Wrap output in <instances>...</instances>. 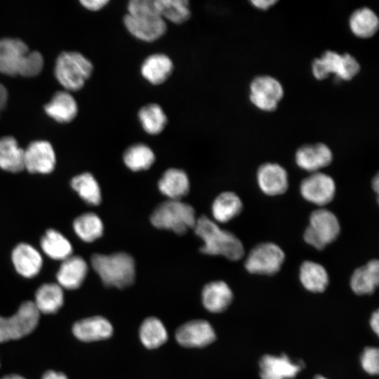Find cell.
I'll list each match as a JSON object with an SVG mask.
<instances>
[{
    "instance_id": "1",
    "label": "cell",
    "mask_w": 379,
    "mask_h": 379,
    "mask_svg": "<svg viewBox=\"0 0 379 379\" xmlns=\"http://www.w3.org/2000/svg\"><path fill=\"white\" fill-rule=\"evenodd\" d=\"M44 58L37 51L16 38L0 39V73L11 76L33 77L42 70Z\"/></svg>"
},
{
    "instance_id": "2",
    "label": "cell",
    "mask_w": 379,
    "mask_h": 379,
    "mask_svg": "<svg viewBox=\"0 0 379 379\" xmlns=\"http://www.w3.org/2000/svg\"><path fill=\"white\" fill-rule=\"evenodd\" d=\"M195 234L202 239L204 245L200 251L211 255H222L229 260H240L244 248L239 239L231 232L221 229L206 215L197 219Z\"/></svg>"
},
{
    "instance_id": "3",
    "label": "cell",
    "mask_w": 379,
    "mask_h": 379,
    "mask_svg": "<svg viewBox=\"0 0 379 379\" xmlns=\"http://www.w3.org/2000/svg\"><path fill=\"white\" fill-rule=\"evenodd\" d=\"M91 265L107 286L123 288L131 285L135 276V261L128 253L94 254Z\"/></svg>"
},
{
    "instance_id": "4",
    "label": "cell",
    "mask_w": 379,
    "mask_h": 379,
    "mask_svg": "<svg viewBox=\"0 0 379 379\" xmlns=\"http://www.w3.org/2000/svg\"><path fill=\"white\" fill-rule=\"evenodd\" d=\"M91 62L77 51H65L57 58L54 74L61 86L68 91L80 90L92 74Z\"/></svg>"
},
{
    "instance_id": "5",
    "label": "cell",
    "mask_w": 379,
    "mask_h": 379,
    "mask_svg": "<svg viewBox=\"0 0 379 379\" xmlns=\"http://www.w3.org/2000/svg\"><path fill=\"white\" fill-rule=\"evenodd\" d=\"M194 208L180 200L164 201L154 210L150 222L157 228L166 229L178 234H183L196 224Z\"/></svg>"
},
{
    "instance_id": "6",
    "label": "cell",
    "mask_w": 379,
    "mask_h": 379,
    "mask_svg": "<svg viewBox=\"0 0 379 379\" xmlns=\"http://www.w3.org/2000/svg\"><path fill=\"white\" fill-rule=\"evenodd\" d=\"M340 232V225L336 215L331 211L321 208L311 213L303 239L316 249L323 250L338 238Z\"/></svg>"
},
{
    "instance_id": "7",
    "label": "cell",
    "mask_w": 379,
    "mask_h": 379,
    "mask_svg": "<svg viewBox=\"0 0 379 379\" xmlns=\"http://www.w3.org/2000/svg\"><path fill=\"white\" fill-rule=\"evenodd\" d=\"M359 70L360 65L354 56L333 51H325L312 63V74L318 80H324L331 74H335L339 79L350 81Z\"/></svg>"
},
{
    "instance_id": "8",
    "label": "cell",
    "mask_w": 379,
    "mask_h": 379,
    "mask_svg": "<svg viewBox=\"0 0 379 379\" xmlns=\"http://www.w3.org/2000/svg\"><path fill=\"white\" fill-rule=\"evenodd\" d=\"M39 312L34 302H23L10 317H0V343L21 338L36 327Z\"/></svg>"
},
{
    "instance_id": "9",
    "label": "cell",
    "mask_w": 379,
    "mask_h": 379,
    "mask_svg": "<svg viewBox=\"0 0 379 379\" xmlns=\"http://www.w3.org/2000/svg\"><path fill=\"white\" fill-rule=\"evenodd\" d=\"M284 260V252L277 244L263 242L249 251L244 266L251 274L273 275L280 270Z\"/></svg>"
},
{
    "instance_id": "10",
    "label": "cell",
    "mask_w": 379,
    "mask_h": 379,
    "mask_svg": "<svg viewBox=\"0 0 379 379\" xmlns=\"http://www.w3.org/2000/svg\"><path fill=\"white\" fill-rule=\"evenodd\" d=\"M284 96V88L274 77L260 75L250 84L249 98L257 108L265 112L275 110Z\"/></svg>"
},
{
    "instance_id": "11",
    "label": "cell",
    "mask_w": 379,
    "mask_h": 379,
    "mask_svg": "<svg viewBox=\"0 0 379 379\" xmlns=\"http://www.w3.org/2000/svg\"><path fill=\"white\" fill-rule=\"evenodd\" d=\"M300 192L306 201L321 206L328 204L334 198L335 183L326 173H312L301 181Z\"/></svg>"
},
{
    "instance_id": "12",
    "label": "cell",
    "mask_w": 379,
    "mask_h": 379,
    "mask_svg": "<svg viewBox=\"0 0 379 379\" xmlns=\"http://www.w3.org/2000/svg\"><path fill=\"white\" fill-rule=\"evenodd\" d=\"M124 24L131 34L145 42L159 39L167 29L166 21L160 16H133L127 13Z\"/></svg>"
},
{
    "instance_id": "13",
    "label": "cell",
    "mask_w": 379,
    "mask_h": 379,
    "mask_svg": "<svg viewBox=\"0 0 379 379\" xmlns=\"http://www.w3.org/2000/svg\"><path fill=\"white\" fill-rule=\"evenodd\" d=\"M175 337L183 347H202L215 340V333L207 321L195 319L181 325L177 329Z\"/></svg>"
},
{
    "instance_id": "14",
    "label": "cell",
    "mask_w": 379,
    "mask_h": 379,
    "mask_svg": "<svg viewBox=\"0 0 379 379\" xmlns=\"http://www.w3.org/2000/svg\"><path fill=\"white\" fill-rule=\"evenodd\" d=\"M24 164L29 173H49L55 165V154L50 142H32L25 149Z\"/></svg>"
},
{
    "instance_id": "15",
    "label": "cell",
    "mask_w": 379,
    "mask_h": 379,
    "mask_svg": "<svg viewBox=\"0 0 379 379\" xmlns=\"http://www.w3.org/2000/svg\"><path fill=\"white\" fill-rule=\"evenodd\" d=\"M257 182L260 190L268 196L281 195L288 187L286 169L277 163H265L257 171Z\"/></svg>"
},
{
    "instance_id": "16",
    "label": "cell",
    "mask_w": 379,
    "mask_h": 379,
    "mask_svg": "<svg viewBox=\"0 0 379 379\" xmlns=\"http://www.w3.org/2000/svg\"><path fill=\"white\" fill-rule=\"evenodd\" d=\"M295 160L300 168L315 173L331 164L333 153L329 147L323 142L307 144L297 149Z\"/></svg>"
},
{
    "instance_id": "17",
    "label": "cell",
    "mask_w": 379,
    "mask_h": 379,
    "mask_svg": "<svg viewBox=\"0 0 379 379\" xmlns=\"http://www.w3.org/2000/svg\"><path fill=\"white\" fill-rule=\"evenodd\" d=\"M303 364H295L285 354H266L260 362L261 379H291L300 371Z\"/></svg>"
},
{
    "instance_id": "18",
    "label": "cell",
    "mask_w": 379,
    "mask_h": 379,
    "mask_svg": "<svg viewBox=\"0 0 379 379\" xmlns=\"http://www.w3.org/2000/svg\"><path fill=\"white\" fill-rule=\"evenodd\" d=\"M72 332L79 340L91 342L109 338L113 333V327L105 318L95 316L77 321Z\"/></svg>"
},
{
    "instance_id": "19",
    "label": "cell",
    "mask_w": 379,
    "mask_h": 379,
    "mask_svg": "<svg viewBox=\"0 0 379 379\" xmlns=\"http://www.w3.org/2000/svg\"><path fill=\"white\" fill-rule=\"evenodd\" d=\"M11 259L16 271L27 278L36 276L43 263L41 254L33 246L25 243L14 248Z\"/></svg>"
},
{
    "instance_id": "20",
    "label": "cell",
    "mask_w": 379,
    "mask_h": 379,
    "mask_svg": "<svg viewBox=\"0 0 379 379\" xmlns=\"http://www.w3.org/2000/svg\"><path fill=\"white\" fill-rule=\"evenodd\" d=\"M87 272L88 265L83 258L71 255L62 260L56 278L61 287L76 289L81 285Z\"/></svg>"
},
{
    "instance_id": "21",
    "label": "cell",
    "mask_w": 379,
    "mask_h": 379,
    "mask_svg": "<svg viewBox=\"0 0 379 379\" xmlns=\"http://www.w3.org/2000/svg\"><path fill=\"white\" fill-rule=\"evenodd\" d=\"M46 114L60 124L71 122L78 113L75 99L67 91H57L44 107Z\"/></svg>"
},
{
    "instance_id": "22",
    "label": "cell",
    "mask_w": 379,
    "mask_h": 379,
    "mask_svg": "<svg viewBox=\"0 0 379 379\" xmlns=\"http://www.w3.org/2000/svg\"><path fill=\"white\" fill-rule=\"evenodd\" d=\"M173 70L172 60L164 53L149 55L140 67L142 76L152 85H160L165 82L171 75Z\"/></svg>"
},
{
    "instance_id": "23",
    "label": "cell",
    "mask_w": 379,
    "mask_h": 379,
    "mask_svg": "<svg viewBox=\"0 0 379 379\" xmlns=\"http://www.w3.org/2000/svg\"><path fill=\"white\" fill-rule=\"evenodd\" d=\"M232 298V290L222 281L210 282L205 285L202 290V303L207 310L213 313L226 310Z\"/></svg>"
},
{
    "instance_id": "24",
    "label": "cell",
    "mask_w": 379,
    "mask_h": 379,
    "mask_svg": "<svg viewBox=\"0 0 379 379\" xmlns=\"http://www.w3.org/2000/svg\"><path fill=\"white\" fill-rule=\"evenodd\" d=\"M379 284V262L371 260L354 270L350 278L352 290L358 295L373 293Z\"/></svg>"
},
{
    "instance_id": "25",
    "label": "cell",
    "mask_w": 379,
    "mask_h": 379,
    "mask_svg": "<svg viewBox=\"0 0 379 379\" xmlns=\"http://www.w3.org/2000/svg\"><path fill=\"white\" fill-rule=\"evenodd\" d=\"M158 187L169 199L180 200L188 193L190 182L185 171L173 168L164 172L159 180Z\"/></svg>"
},
{
    "instance_id": "26",
    "label": "cell",
    "mask_w": 379,
    "mask_h": 379,
    "mask_svg": "<svg viewBox=\"0 0 379 379\" xmlns=\"http://www.w3.org/2000/svg\"><path fill=\"white\" fill-rule=\"evenodd\" d=\"M351 32L361 39L372 37L378 30L379 19L376 13L368 7L355 10L349 18Z\"/></svg>"
},
{
    "instance_id": "27",
    "label": "cell",
    "mask_w": 379,
    "mask_h": 379,
    "mask_svg": "<svg viewBox=\"0 0 379 379\" xmlns=\"http://www.w3.org/2000/svg\"><path fill=\"white\" fill-rule=\"evenodd\" d=\"M300 281L309 291L321 293L328 285L329 278L326 269L319 263L306 260L300 267Z\"/></svg>"
},
{
    "instance_id": "28",
    "label": "cell",
    "mask_w": 379,
    "mask_h": 379,
    "mask_svg": "<svg viewBox=\"0 0 379 379\" xmlns=\"http://www.w3.org/2000/svg\"><path fill=\"white\" fill-rule=\"evenodd\" d=\"M25 150L19 147L17 140L12 136L0 138V168L19 172L25 168Z\"/></svg>"
},
{
    "instance_id": "29",
    "label": "cell",
    "mask_w": 379,
    "mask_h": 379,
    "mask_svg": "<svg viewBox=\"0 0 379 379\" xmlns=\"http://www.w3.org/2000/svg\"><path fill=\"white\" fill-rule=\"evenodd\" d=\"M63 302L64 294L59 284H45L36 291L34 303L39 313H55L61 307Z\"/></svg>"
},
{
    "instance_id": "30",
    "label": "cell",
    "mask_w": 379,
    "mask_h": 379,
    "mask_svg": "<svg viewBox=\"0 0 379 379\" xmlns=\"http://www.w3.org/2000/svg\"><path fill=\"white\" fill-rule=\"evenodd\" d=\"M243 204L238 195L232 192L220 194L212 204V214L219 222H227L242 211Z\"/></svg>"
},
{
    "instance_id": "31",
    "label": "cell",
    "mask_w": 379,
    "mask_h": 379,
    "mask_svg": "<svg viewBox=\"0 0 379 379\" xmlns=\"http://www.w3.org/2000/svg\"><path fill=\"white\" fill-rule=\"evenodd\" d=\"M41 247L48 257L64 260L71 256L72 247L69 241L59 232L48 230L42 237Z\"/></svg>"
},
{
    "instance_id": "32",
    "label": "cell",
    "mask_w": 379,
    "mask_h": 379,
    "mask_svg": "<svg viewBox=\"0 0 379 379\" xmlns=\"http://www.w3.org/2000/svg\"><path fill=\"white\" fill-rule=\"evenodd\" d=\"M138 117L143 130L148 134L157 135L165 128L167 117L160 105L149 103L142 106Z\"/></svg>"
},
{
    "instance_id": "33",
    "label": "cell",
    "mask_w": 379,
    "mask_h": 379,
    "mask_svg": "<svg viewBox=\"0 0 379 379\" xmlns=\"http://www.w3.org/2000/svg\"><path fill=\"white\" fill-rule=\"evenodd\" d=\"M140 339L148 349L157 348L168 339L167 331L159 319L151 317L145 319L139 330Z\"/></svg>"
},
{
    "instance_id": "34",
    "label": "cell",
    "mask_w": 379,
    "mask_h": 379,
    "mask_svg": "<svg viewBox=\"0 0 379 379\" xmlns=\"http://www.w3.org/2000/svg\"><path fill=\"white\" fill-rule=\"evenodd\" d=\"M73 227L78 237L86 242H92L103 233V224L94 213H84L74 220Z\"/></svg>"
},
{
    "instance_id": "35",
    "label": "cell",
    "mask_w": 379,
    "mask_h": 379,
    "mask_svg": "<svg viewBox=\"0 0 379 379\" xmlns=\"http://www.w3.org/2000/svg\"><path fill=\"white\" fill-rule=\"evenodd\" d=\"M124 162L133 171L148 169L154 163L155 156L149 147L138 143L128 147L124 153Z\"/></svg>"
},
{
    "instance_id": "36",
    "label": "cell",
    "mask_w": 379,
    "mask_h": 379,
    "mask_svg": "<svg viewBox=\"0 0 379 379\" xmlns=\"http://www.w3.org/2000/svg\"><path fill=\"white\" fill-rule=\"evenodd\" d=\"M71 186L86 203L97 206L101 202V192L95 178L89 173L75 176Z\"/></svg>"
},
{
    "instance_id": "37",
    "label": "cell",
    "mask_w": 379,
    "mask_h": 379,
    "mask_svg": "<svg viewBox=\"0 0 379 379\" xmlns=\"http://www.w3.org/2000/svg\"><path fill=\"white\" fill-rule=\"evenodd\" d=\"M160 16L175 24L186 22L191 15L190 4L186 0H157Z\"/></svg>"
},
{
    "instance_id": "38",
    "label": "cell",
    "mask_w": 379,
    "mask_h": 379,
    "mask_svg": "<svg viewBox=\"0 0 379 379\" xmlns=\"http://www.w3.org/2000/svg\"><path fill=\"white\" fill-rule=\"evenodd\" d=\"M127 9L128 14L133 16H160L157 0H131Z\"/></svg>"
},
{
    "instance_id": "39",
    "label": "cell",
    "mask_w": 379,
    "mask_h": 379,
    "mask_svg": "<svg viewBox=\"0 0 379 379\" xmlns=\"http://www.w3.org/2000/svg\"><path fill=\"white\" fill-rule=\"evenodd\" d=\"M363 369L371 375L378 374L379 371V351L376 347H366L361 357Z\"/></svg>"
},
{
    "instance_id": "40",
    "label": "cell",
    "mask_w": 379,
    "mask_h": 379,
    "mask_svg": "<svg viewBox=\"0 0 379 379\" xmlns=\"http://www.w3.org/2000/svg\"><path fill=\"white\" fill-rule=\"evenodd\" d=\"M81 4L86 9L91 11H97L105 7L108 3V0H81Z\"/></svg>"
},
{
    "instance_id": "41",
    "label": "cell",
    "mask_w": 379,
    "mask_h": 379,
    "mask_svg": "<svg viewBox=\"0 0 379 379\" xmlns=\"http://www.w3.org/2000/svg\"><path fill=\"white\" fill-rule=\"evenodd\" d=\"M277 2L276 0H253L251 3L258 9L267 10Z\"/></svg>"
},
{
    "instance_id": "42",
    "label": "cell",
    "mask_w": 379,
    "mask_h": 379,
    "mask_svg": "<svg viewBox=\"0 0 379 379\" xmlns=\"http://www.w3.org/2000/svg\"><path fill=\"white\" fill-rule=\"evenodd\" d=\"M8 101V91L6 87L0 83V114L6 107Z\"/></svg>"
},
{
    "instance_id": "43",
    "label": "cell",
    "mask_w": 379,
    "mask_h": 379,
    "mask_svg": "<svg viewBox=\"0 0 379 379\" xmlns=\"http://www.w3.org/2000/svg\"><path fill=\"white\" fill-rule=\"evenodd\" d=\"M370 326L372 330L378 335L379 331V312L378 310L374 312L370 319Z\"/></svg>"
},
{
    "instance_id": "44",
    "label": "cell",
    "mask_w": 379,
    "mask_h": 379,
    "mask_svg": "<svg viewBox=\"0 0 379 379\" xmlns=\"http://www.w3.org/2000/svg\"><path fill=\"white\" fill-rule=\"evenodd\" d=\"M41 379H68L67 376L60 372L48 371L44 373Z\"/></svg>"
},
{
    "instance_id": "45",
    "label": "cell",
    "mask_w": 379,
    "mask_h": 379,
    "mask_svg": "<svg viewBox=\"0 0 379 379\" xmlns=\"http://www.w3.org/2000/svg\"><path fill=\"white\" fill-rule=\"evenodd\" d=\"M372 187H373V190H374L377 194H378V190H379V178H378V174H376V175L375 176V178L373 179Z\"/></svg>"
},
{
    "instance_id": "46",
    "label": "cell",
    "mask_w": 379,
    "mask_h": 379,
    "mask_svg": "<svg viewBox=\"0 0 379 379\" xmlns=\"http://www.w3.org/2000/svg\"><path fill=\"white\" fill-rule=\"evenodd\" d=\"M2 379H25V378L20 375L13 374V375H6Z\"/></svg>"
},
{
    "instance_id": "47",
    "label": "cell",
    "mask_w": 379,
    "mask_h": 379,
    "mask_svg": "<svg viewBox=\"0 0 379 379\" xmlns=\"http://www.w3.org/2000/svg\"><path fill=\"white\" fill-rule=\"evenodd\" d=\"M314 379H327L326 378H324V376H321V375H317Z\"/></svg>"
}]
</instances>
